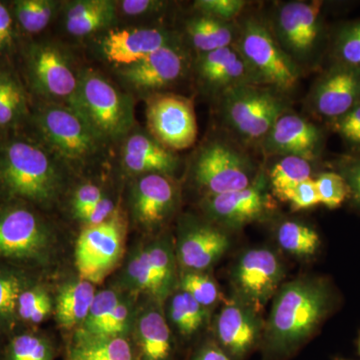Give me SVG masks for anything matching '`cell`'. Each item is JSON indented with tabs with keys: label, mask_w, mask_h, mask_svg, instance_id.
<instances>
[{
	"label": "cell",
	"mask_w": 360,
	"mask_h": 360,
	"mask_svg": "<svg viewBox=\"0 0 360 360\" xmlns=\"http://www.w3.org/2000/svg\"><path fill=\"white\" fill-rule=\"evenodd\" d=\"M331 291L319 279L284 284L274 300L264 336L265 360L295 354L319 328L330 310Z\"/></svg>",
	"instance_id": "obj_1"
},
{
	"label": "cell",
	"mask_w": 360,
	"mask_h": 360,
	"mask_svg": "<svg viewBox=\"0 0 360 360\" xmlns=\"http://www.w3.org/2000/svg\"><path fill=\"white\" fill-rule=\"evenodd\" d=\"M0 179L11 195L49 205L60 193V172L46 153L25 141L8 146L0 165Z\"/></svg>",
	"instance_id": "obj_2"
},
{
	"label": "cell",
	"mask_w": 360,
	"mask_h": 360,
	"mask_svg": "<svg viewBox=\"0 0 360 360\" xmlns=\"http://www.w3.org/2000/svg\"><path fill=\"white\" fill-rule=\"evenodd\" d=\"M68 106L103 141L124 136L134 125V106L129 97L96 71L84 70L80 75L77 94Z\"/></svg>",
	"instance_id": "obj_3"
},
{
	"label": "cell",
	"mask_w": 360,
	"mask_h": 360,
	"mask_svg": "<svg viewBox=\"0 0 360 360\" xmlns=\"http://www.w3.org/2000/svg\"><path fill=\"white\" fill-rule=\"evenodd\" d=\"M234 46L260 85L281 92L290 91L298 84L300 68L262 21L248 18L239 27Z\"/></svg>",
	"instance_id": "obj_4"
},
{
	"label": "cell",
	"mask_w": 360,
	"mask_h": 360,
	"mask_svg": "<svg viewBox=\"0 0 360 360\" xmlns=\"http://www.w3.org/2000/svg\"><path fill=\"white\" fill-rule=\"evenodd\" d=\"M220 97L229 127L248 141H264L288 111L281 92L264 85H241Z\"/></svg>",
	"instance_id": "obj_5"
},
{
	"label": "cell",
	"mask_w": 360,
	"mask_h": 360,
	"mask_svg": "<svg viewBox=\"0 0 360 360\" xmlns=\"http://www.w3.org/2000/svg\"><path fill=\"white\" fill-rule=\"evenodd\" d=\"M122 285L129 293H141L162 304L176 285V257L169 239L135 250L122 270Z\"/></svg>",
	"instance_id": "obj_6"
},
{
	"label": "cell",
	"mask_w": 360,
	"mask_h": 360,
	"mask_svg": "<svg viewBox=\"0 0 360 360\" xmlns=\"http://www.w3.org/2000/svg\"><path fill=\"white\" fill-rule=\"evenodd\" d=\"M53 241L51 229L37 213L23 206L0 210V259L42 264L51 257Z\"/></svg>",
	"instance_id": "obj_7"
},
{
	"label": "cell",
	"mask_w": 360,
	"mask_h": 360,
	"mask_svg": "<svg viewBox=\"0 0 360 360\" xmlns=\"http://www.w3.org/2000/svg\"><path fill=\"white\" fill-rule=\"evenodd\" d=\"M193 177L207 198L241 191L257 179L250 158L222 141L206 143L198 151L194 160Z\"/></svg>",
	"instance_id": "obj_8"
},
{
	"label": "cell",
	"mask_w": 360,
	"mask_h": 360,
	"mask_svg": "<svg viewBox=\"0 0 360 360\" xmlns=\"http://www.w3.org/2000/svg\"><path fill=\"white\" fill-rule=\"evenodd\" d=\"M39 127L49 148L70 163H86L103 143L84 118L66 104L56 103L44 108L39 116Z\"/></svg>",
	"instance_id": "obj_9"
},
{
	"label": "cell",
	"mask_w": 360,
	"mask_h": 360,
	"mask_svg": "<svg viewBox=\"0 0 360 360\" xmlns=\"http://www.w3.org/2000/svg\"><path fill=\"white\" fill-rule=\"evenodd\" d=\"M124 236V221L117 212L103 224L85 226L75 245V265L80 278L101 283L122 259Z\"/></svg>",
	"instance_id": "obj_10"
},
{
	"label": "cell",
	"mask_w": 360,
	"mask_h": 360,
	"mask_svg": "<svg viewBox=\"0 0 360 360\" xmlns=\"http://www.w3.org/2000/svg\"><path fill=\"white\" fill-rule=\"evenodd\" d=\"M322 7V1H291L277 11L276 39L293 60H309L326 42Z\"/></svg>",
	"instance_id": "obj_11"
},
{
	"label": "cell",
	"mask_w": 360,
	"mask_h": 360,
	"mask_svg": "<svg viewBox=\"0 0 360 360\" xmlns=\"http://www.w3.org/2000/svg\"><path fill=\"white\" fill-rule=\"evenodd\" d=\"M146 122L149 134L172 151L191 148L198 139L193 103L184 96L170 94L149 96Z\"/></svg>",
	"instance_id": "obj_12"
},
{
	"label": "cell",
	"mask_w": 360,
	"mask_h": 360,
	"mask_svg": "<svg viewBox=\"0 0 360 360\" xmlns=\"http://www.w3.org/2000/svg\"><path fill=\"white\" fill-rule=\"evenodd\" d=\"M283 278L281 260L267 248L246 251L239 258L231 276L236 298L257 311L278 290Z\"/></svg>",
	"instance_id": "obj_13"
},
{
	"label": "cell",
	"mask_w": 360,
	"mask_h": 360,
	"mask_svg": "<svg viewBox=\"0 0 360 360\" xmlns=\"http://www.w3.org/2000/svg\"><path fill=\"white\" fill-rule=\"evenodd\" d=\"M309 103L328 124L354 110L360 105V70L330 63L314 82Z\"/></svg>",
	"instance_id": "obj_14"
},
{
	"label": "cell",
	"mask_w": 360,
	"mask_h": 360,
	"mask_svg": "<svg viewBox=\"0 0 360 360\" xmlns=\"http://www.w3.org/2000/svg\"><path fill=\"white\" fill-rule=\"evenodd\" d=\"M179 202V191L167 175H139L130 191L132 219L142 229H158L174 214Z\"/></svg>",
	"instance_id": "obj_15"
},
{
	"label": "cell",
	"mask_w": 360,
	"mask_h": 360,
	"mask_svg": "<svg viewBox=\"0 0 360 360\" xmlns=\"http://www.w3.org/2000/svg\"><path fill=\"white\" fill-rule=\"evenodd\" d=\"M262 321L257 311L233 298L225 303L215 323L217 343L231 360H243L262 340Z\"/></svg>",
	"instance_id": "obj_16"
},
{
	"label": "cell",
	"mask_w": 360,
	"mask_h": 360,
	"mask_svg": "<svg viewBox=\"0 0 360 360\" xmlns=\"http://www.w3.org/2000/svg\"><path fill=\"white\" fill-rule=\"evenodd\" d=\"M186 70V53L174 44L158 49L135 65L120 68V75L132 89L150 92L174 84Z\"/></svg>",
	"instance_id": "obj_17"
},
{
	"label": "cell",
	"mask_w": 360,
	"mask_h": 360,
	"mask_svg": "<svg viewBox=\"0 0 360 360\" xmlns=\"http://www.w3.org/2000/svg\"><path fill=\"white\" fill-rule=\"evenodd\" d=\"M174 44V35L163 28L127 27L108 30L101 44L103 56L110 63L125 68Z\"/></svg>",
	"instance_id": "obj_18"
},
{
	"label": "cell",
	"mask_w": 360,
	"mask_h": 360,
	"mask_svg": "<svg viewBox=\"0 0 360 360\" xmlns=\"http://www.w3.org/2000/svg\"><path fill=\"white\" fill-rule=\"evenodd\" d=\"M324 143L322 129L295 113L284 112L262 141L269 155H295L312 161Z\"/></svg>",
	"instance_id": "obj_19"
},
{
	"label": "cell",
	"mask_w": 360,
	"mask_h": 360,
	"mask_svg": "<svg viewBox=\"0 0 360 360\" xmlns=\"http://www.w3.org/2000/svg\"><path fill=\"white\" fill-rule=\"evenodd\" d=\"M267 180L257 176L251 186L241 191L210 196L203 207L212 219L227 226L238 227L260 219L269 208Z\"/></svg>",
	"instance_id": "obj_20"
},
{
	"label": "cell",
	"mask_w": 360,
	"mask_h": 360,
	"mask_svg": "<svg viewBox=\"0 0 360 360\" xmlns=\"http://www.w3.org/2000/svg\"><path fill=\"white\" fill-rule=\"evenodd\" d=\"M30 70L35 86L45 96L65 99L70 105L75 98L79 84V77L63 51L54 44H41L35 47L30 58Z\"/></svg>",
	"instance_id": "obj_21"
},
{
	"label": "cell",
	"mask_w": 360,
	"mask_h": 360,
	"mask_svg": "<svg viewBox=\"0 0 360 360\" xmlns=\"http://www.w3.org/2000/svg\"><path fill=\"white\" fill-rule=\"evenodd\" d=\"M196 73L208 91L220 96L241 85H260L234 44L198 56Z\"/></svg>",
	"instance_id": "obj_22"
},
{
	"label": "cell",
	"mask_w": 360,
	"mask_h": 360,
	"mask_svg": "<svg viewBox=\"0 0 360 360\" xmlns=\"http://www.w3.org/2000/svg\"><path fill=\"white\" fill-rule=\"evenodd\" d=\"M229 248L224 231L205 222H188L180 231L177 262L186 271L203 272L217 264Z\"/></svg>",
	"instance_id": "obj_23"
},
{
	"label": "cell",
	"mask_w": 360,
	"mask_h": 360,
	"mask_svg": "<svg viewBox=\"0 0 360 360\" xmlns=\"http://www.w3.org/2000/svg\"><path fill=\"white\" fill-rule=\"evenodd\" d=\"M130 338L139 360H174V336L160 302L149 300L136 310Z\"/></svg>",
	"instance_id": "obj_24"
},
{
	"label": "cell",
	"mask_w": 360,
	"mask_h": 360,
	"mask_svg": "<svg viewBox=\"0 0 360 360\" xmlns=\"http://www.w3.org/2000/svg\"><path fill=\"white\" fill-rule=\"evenodd\" d=\"M123 165L137 176L160 174L172 176L179 167L174 151L165 148L150 134L136 132L130 135L123 146Z\"/></svg>",
	"instance_id": "obj_25"
},
{
	"label": "cell",
	"mask_w": 360,
	"mask_h": 360,
	"mask_svg": "<svg viewBox=\"0 0 360 360\" xmlns=\"http://www.w3.org/2000/svg\"><path fill=\"white\" fill-rule=\"evenodd\" d=\"M94 285L79 277L59 288L54 311L61 328L77 330L82 326L96 297L97 291Z\"/></svg>",
	"instance_id": "obj_26"
},
{
	"label": "cell",
	"mask_w": 360,
	"mask_h": 360,
	"mask_svg": "<svg viewBox=\"0 0 360 360\" xmlns=\"http://www.w3.org/2000/svg\"><path fill=\"white\" fill-rule=\"evenodd\" d=\"M65 360H139L130 338H87L73 335Z\"/></svg>",
	"instance_id": "obj_27"
},
{
	"label": "cell",
	"mask_w": 360,
	"mask_h": 360,
	"mask_svg": "<svg viewBox=\"0 0 360 360\" xmlns=\"http://www.w3.org/2000/svg\"><path fill=\"white\" fill-rule=\"evenodd\" d=\"M115 14V1L79 0L71 2L66 9V30L75 37H86L110 25Z\"/></svg>",
	"instance_id": "obj_28"
},
{
	"label": "cell",
	"mask_w": 360,
	"mask_h": 360,
	"mask_svg": "<svg viewBox=\"0 0 360 360\" xmlns=\"http://www.w3.org/2000/svg\"><path fill=\"white\" fill-rule=\"evenodd\" d=\"M238 30L232 22H225L205 14L191 18L186 25L188 39L200 56L236 44Z\"/></svg>",
	"instance_id": "obj_29"
},
{
	"label": "cell",
	"mask_w": 360,
	"mask_h": 360,
	"mask_svg": "<svg viewBox=\"0 0 360 360\" xmlns=\"http://www.w3.org/2000/svg\"><path fill=\"white\" fill-rule=\"evenodd\" d=\"M168 317L181 338H193L205 326L208 319V309L195 300L179 290L174 292L168 305Z\"/></svg>",
	"instance_id": "obj_30"
},
{
	"label": "cell",
	"mask_w": 360,
	"mask_h": 360,
	"mask_svg": "<svg viewBox=\"0 0 360 360\" xmlns=\"http://www.w3.org/2000/svg\"><path fill=\"white\" fill-rule=\"evenodd\" d=\"M32 284L23 272L0 269V330H13L18 321L20 296Z\"/></svg>",
	"instance_id": "obj_31"
},
{
	"label": "cell",
	"mask_w": 360,
	"mask_h": 360,
	"mask_svg": "<svg viewBox=\"0 0 360 360\" xmlns=\"http://www.w3.org/2000/svg\"><path fill=\"white\" fill-rule=\"evenodd\" d=\"M56 355V347L47 336L26 331L9 340L0 360H54Z\"/></svg>",
	"instance_id": "obj_32"
},
{
	"label": "cell",
	"mask_w": 360,
	"mask_h": 360,
	"mask_svg": "<svg viewBox=\"0 0 360 360\" xmlns=\"http://www.w3.org/2000/svg\"><path fill=\"white\" fill-rule=\"evenodd\" d=\"M269 172L274 193L281 200L284 194L305 180L312 179L311 161L295 155H283Z\"/></svg>",
	"instance_id": "obj_33"
},
{
	"label": "cell",
	"mask_w": 360,
	"mask_h": 360,
	"mask_svg": "<svg viewBox=\"0 0 360 360\" xmlns=\"http://www.w3.org/2000/svg\"><path fill=\"white\" fill-rule=\"evenodd\" d=\"M330 63L360 70V20L336 28L329 41Z\"/></svg>",
	"instance_id": "obj_34"
},
{
	"label": "cell",
	"mask_w": 360,
	"mask_h": 360,
	"mask_svg": "<svg viewBox=\"0 0 360 360\" xmlns=\"http://www.w3.org/2000/svg\"><path fill=\"white\" fill-rule=\"evenodd\" d=\"M123 295L122 291L108 288L97 291L89 315L75 335L87 338H103L106 326L112 316L113 310Z\"/></svg>",
	"instance_id": "obj_35"
},
{
	"label": "cell",
	"mask_w": 360,
	"mask_h": 360,
	"mask_svg": "<svg viewBox=\"0 0 360 360\" xmlns=\"http://www.w3.org/2000/svg\"><path fill=\"white\" fill-rule=\"evenodd\" d=\"M277 241L283 250L300 257H312L321 245L314 229L296 221H285L278 227Z\"/></svg>",
	"instance_id": "obj_36"
},
{
	"label": "cell",
	"mask_w": 360,
	"mask_h": 360,
	"mask_svg": "<svg viewBox=\"0 0 360 360\" xmlns=\"http://www.w3.org/2000/svg\"><path fill=\"white\" fill-rule=\"evenodd\" d=\"M53 311L51 293L40 284H32L20 296L18 304V321L39 324Z\"/></svg>",
	"instance_id": "obj_37"
},
{
	"label": "cell",
	"mask_w": 360,
	"mask_h": 360,
	"mask_svg": "<svg viewBox=\"0 0 360 360\" xmlns=\"http://www.w3.org/2000/svg\"><path fill=\"white\" fill-rule=\"evenodd\" d=\"M56 7V2L49 0H20L15 2L16 18L25 32H40L51 22Z\"/></svg>",
	"instance_id": "obj_38"
},
{
	"label": "cell",
	"mask_w": 360,
	"mask_h": 360,
	"mask_svg": "<svg viewBox=\"0 0 360 360\" xmlns=\"http://www.w3.org/2000/svg\"><path fill=\"white\" fill-rule=\"evenodd\" d=\"M179 290L186 291L207 309L219 300V285L205 272H184L179 281Z\"/></svg>",
	"instance_id": "obj_39"
},
{
	"label": "cell",
	"mask_w": 360,
	"mask_h": 360,
	"mask_svg": "<svg viewBox=\"0 0 360 360\" xmlns=\"http://www.w3.org/2000/svg\"><path fill=\"white\" fill-rule=\"evenodd\" d=\"M314 181L321 205L329 210L340 207L349 198V187L338 172H323L314 179Z\"/></svg>",
	"instance_id": "obj_40"
},
{
	"label": "cell",
	"mask_w": 360,
	"mask_h": 360,
	"mask_svg": "<svg viewBox=\"0 0 360 360\" xmlns=\"http://www.w3.org/2000/svg\"><path fill=\"white\" fill-rule=\"evenodd\" d=\"M354 155H360V105L328 124Z\"/></svg>",
	"instance_id": "obj_41"
},
{
	"label": "cell",
	"mask_w": 360,
	"mask_h": 360,
	"mask_svg": "<svg viewBox=\"0 0 360 360\" xmlns=\"http://www.w3.org/2000/svg\"><path fill=\"white\" fill-rule=\"evenodd\" d=\"M246 6L243 0H198L194 4L200 14L217 18V20L232 22Z\"/></svg>",
	"instance_id": "obj_42"
},
{
	"label": "cell",
	"mask_w": 360,
	"mask_h": 360,
	"mask_svg": "<svg viewBox=\"0 0 360 360\" xmlns=\"http://www.w3.org/2000/svg\"><path fill=\"white\" fill-rule=\"evenodd\" d=\"M281 200L290 202L291 208L295 212L309 210V208L321 205L314 179L305 180L298 184L295 188L284 194Z\"/></svg>",
	"instance_id": "obj_43"
},
{
	"label": "cell",
	"mask_w": 360,
	"mask_h": 360,
	"mask_svg": "<svg viewBox=\"0 0 360 360\" xmlns=\"http://www.w3.org/2000/svg\"><path fill=\"white\" fill-rule=\"evenodd\" d=\"M338 174L349 187V198L360 210V155H348L338 162Z\"/></svg>",
	"instance_id": "obj_44"
},
{
	"label": "cell",
	"mask_w": 360,
	"mask_h": 360,
	"mask_svg": "<svg viewBox=\"0 0 360 360\" xmlns=\"http://www.w3.org/2000/svg\"><path fill=\"white\" fill-rule=\"evenodd\" d=\"M104 198L103 191L96 184H86L78 187L73 195L72 212L75 217L86 212Z\"/></svg>",
	"instance_id": "obj_45"
},
{
	"label": "cell",
	"mask_w": 360,
	"mask_h": 360,
	"mask_svg": "<svg viewBox=\"0 0 360 360\" xmlns=\"http://www.w3.org/2000/svg\"><path fill=\"white\" fill-rule=\"evenodd\" d=\"M116 13L129 18H139L148 15L158 11L165 6V2L155 1V0H123L115 1Z\"/></svg>",
	"instance_id": "obj_46"
},
{
	"label": "cell",
	"mask_w": 360,
	"mask_h": 360,
	"mask_svg": "<svg viewBox=\"0 0 360 360\" xmlns=\"http://www.w3.org/2000/svg\"><path fill=\"white\" fill-rule=\"evenodd\" d=\"M115 212V205L113 201L104 196L103 200L98 201L96 205L75 217L85 226H91V225L103 224L110 219Z\"/></svg>",
	"instance_id": "obj_47"
},
{
	"label": "cell",
	"mask_w": 360,
	"mask_h": 360,
	"mask_svg": "<svg viewBox=\"0 0 360 360\" xmlns=\"http://www.w3.org/2000/svg\"><path fill=\"white\" fill-rule=\"evenodd\" d=\"M191 360H231L217 341H208L194 352Z\"/></svg>",
	"instance_id": "obj_48"
},
{
	"label": "cell",
	"mask_w": 360,
	"mask_h": 360,
	"mask_svg": "<svg viewBox=\"0 0 360 360\" xmlns=\"http://www.w3.org/2000/svg\"><path fill=\"white\" fill-rule=\"evenodd\" d=\"M21 103L20 90L16 89L6 101L0 105V125H6L13 122Z\"/></svg>",
	"instance_id": "obj_49"
},
{
	"label": "cell",
	"mask_w": 360,
	"mask_h": 360,
	"mask_svg": "<svg viewBox=\"0 0 360 360\" xmlns=\"http://www.w3.org/2000/svg\"><path fill=\"white\" fill-rule=\"evenodd\" d=\"M13 40V18L8 9L0 4V49H6Z\"/></svg>",
	"instance_id": "obj_50"
},
{
	"label": "cell",
	"mask_w": 360,
	"mask_h": 360,
	"mask_svg": "<svg viewBox=\"0 0 360 360\" xmlns=\"http://www.w3.org/2000/svg\"><path fill=\"white\" fill-rule=\"evenodd\" d=\"M18 89L16 85L13 84L8 78H1L0 79V105L6 101L7 97L11 96L13 92Z\"/></svg>",
	"instance_id": "obj_51"
},
{
	"label": "cell",
	"mask_w": 360,
	"mask_h": 360,
	"mask_svg": "<svg viewBox=\"0 0 360 360\" xmlns=\"http://www.w3.org/2000/svg\"><path fill=\"white\" fill-rule=\"evenodd\" d=\"M359 354H360V338H359Z\"/></svg>",
	"instance_id": "obj_52"
},
{
	"label": "cell",
	"mask_w": 360,
	"mask_h": 360,
	"mask_svg": "<svg viewBox=\"0 0 360 360\" xmlns=\"http://www.w3.org/2000/svg\"><path fill=\"white\" fill-rule=\"evenodd\" d=\"M340 360H345V359H340Z\"/></svg>",
	"instance_id": "obj_53"
},
{
	"label": "cell",
	"mask_w": 360,
	"mask_h": 360,
	"mask_svg": "<svg viewBox=\"0 0 360 360\" xmlns=\"http://www.w3.org/2000/svg\"></svg>",
	"instance_id": "obj_54"
}]
</instances>
